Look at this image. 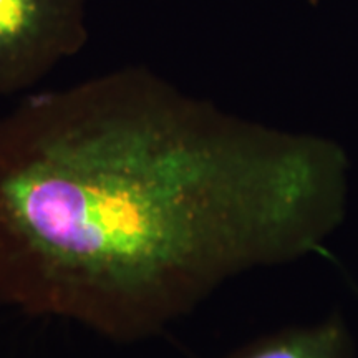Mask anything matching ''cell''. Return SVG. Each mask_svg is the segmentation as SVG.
<instances>
[{
  "mask_svg": "<svg viewBox=\"0 0 358 358\" xmlns=\"http://www.w3.org/2000/svg\"><path fill=\"white\" fill-rule=\"evenodd\" d=\"M226 358H357V350L347 322L332 313L313 324L264 335Z\"/></svg>",
  "mask_w": 358,
  "mask_h": 358,
  "instance_id": "3957f363",
  "label": "cell"
},
{
  "mask_svg": "<svg viewBox=\"0 0 358 358\" xmlns=\"http://www.w3.org/2000/svg\"><path fill=\"white\" fill-rule=\"evenodd\" d=\"M347 208L335 143L111 71L0 120V302L143 342L226 282L319 250Z\"/></svg>",
  "mask_w": 358,
  "mask_h": 358,
  "instance_id": "6da1fadb",
  "label": "cell"
},
{
  "mask_svg": "<svg viewBox=\"0 0 358 358\" xmlns=\"http://www.w3.org/2000/svg\"><path fill=\"white\" fill-rule=\"evenodd\" d=\"M87 40V0H0V95L37 85Z\"/></svg>",
  "mask_w": 358,
  "mask_h": 358,
  "instance_id": "7a4b0ae2",
  "label": "cell"
}]
</instances>
